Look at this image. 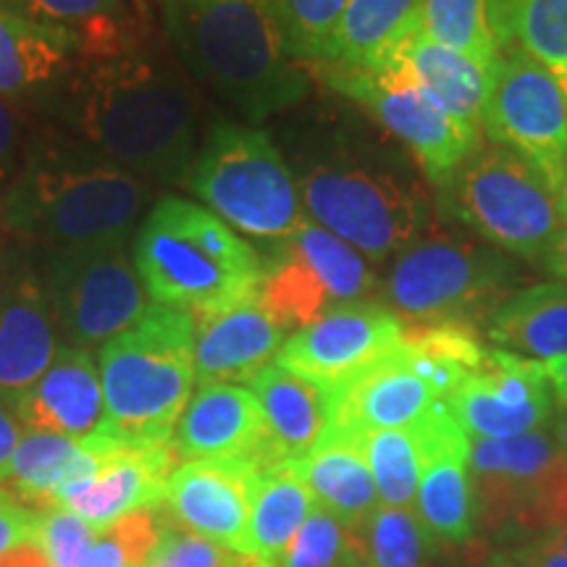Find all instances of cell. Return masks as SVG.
<instances>
[{
  "mask_svg": "<svg viewBox=\"0 0 567 567\" xmlns=\"http://www.w3.org/2000/svg\"><path fill=\"white\" fill-rule=\"evenodd\" d=\"M40 116L155 189L187 187L203 145L195 82L145 42L82 63Z\"/></svg>",
  "mask_w": 567,
  "mask_h": 567,
  "instance_id": "1",
  "label": "cell"
},
{
  "mask_svg": "<svg viewBox=\"0 0 567 567\" xmlns=\"http://www.w3.org/2000/svg\"><path fill=\"white\" fill-rule=\"evenodd\" d=\"M155 200L153 184L34 118L19 174L0 195V221L30 250H80L134 239Z\"/></svg>",
  "mask_w": 567,
  "mask_h": 567,
  "instance_id": "2",
  "label": "cell"
},
{
  "mask_svg": "<svg viewBox=\"0 0 567 567\" xmlns=\"http://www.w3.org/2000/svg\"><path fill=\"white\" fill-rule=\"evenodd\" d=\"M176 63L250 122L300 105L308 71L289 55L271 0H158Z\"/></svg>",
  "mask_w": 567,
  "mask_h": 567,
  "instance_id": "3",
  "label": "cell"
},
{
  "mask_svg": "<svg viewBox=\"0 0 567 567\" xmlns=\"http://www.w3.org/2000/svg\"><path fill=\"white\" fill-rule=\"evenodd\" d=\"M292 166L305 216L384 266L429 224V203L365 145L344 134L305 137Z\"/></svg>",
  "mask_w": 567,
  "mask_h": 567,
  "instance_id": "4",
  "label": "cell"
},
{
  "mask_svg": "<svg viewBox=\"0 0 567 567\" xmlns=\"http://www.w3.org/2000/svg\"><path fill=\"white\" fill-rule=\"evenodd\" d=\"M142 287L155 305L193 318L252 300L264 281V258L208 208L161 195L132 243Z\"/></svg>",
  "mask_w": 567,
  "mask_h": 567,
  "instance_id": "5",
  "label": "cell"
},
{
  "mask_svg": "<svg viewBox=\"0 0 567 567\" xmlns=\"http://www.w3.org/2000/svg\"><path fill=\"white\" fill-rule=\"evenodd\" d=\"M103 434L126 446L172 444L195 386V318L151 305L130 329L97 352Z\"/></svg>",
  "mask_w": 567,
  "mask_h": 567,
  "instance_id": "6",
  "label": "cell"
},
{
  "mask_svg": "<svg viewBox=\"0 0 567 567\" xmlns=\"http://www.w3.org/2000/svg\"><path fill=\"white\" fill-rule=\"evenodd\" d=\"M436 189L439 208L446 218L476 231L496 250L536 266L551 239L565 229L547 176L523 155L488 140Z\"/></svg>",
  "mask_w": 567,
  "mask_h": 567,
  "instance_id": "7",
  "label": "cell"
},
{
  "mask_svg": "<svg viewBox=\"0 0 567 567\" xmlns=\"http://www.w3.org/2000/svg\"><path fill=\"white\" fill-rule=\"evenodd\" d=\"M187 187L213 216L260 243L292 237L308 221L287 155L255 126H213Z\"/></svg>",
  "mask_w": 567,
  "mask_h": 567,
  "instance_id": "8",
  "label": "cell"
},
{
  "mask_svg": "<svg viewBox=\"0 0 567 567\" xmlns=\"http://www.w3.org/2000/svg\"><path fill=\"white\" fill-rule=\"evenodd\" d=\"M520 271L496 247L460 237H417L392 258L381 292L408 326H467L517 292Z\"/></svg>",
  "mask_w": 567,
  "mask_h": 567,
  "instance_id": "9",
  "label": "cell"
},
{
  "mask_svg": "<svg viewBox=\"0 0 567 567\" xmlns=\"http://www.w3.org/2000/svg\"><path fill=\"white\" fill-rule=\"evenodd\" d=\"M134 239L80 250H32L61 344L101 350L151 310L132 255Z\"/></svg>",
  "mask_w": 567,
  "mask_h": 567,
  "instance_id": "10",
  "label": "cell"
},
{
  "mask_svg": "<svg viewBox=\"0 0 567 567\" xmlns=\"http://www.w3.org/2000/svg\"><path fill=\"white\" fill-rule=\"evenodd\" d=\"M476 523L488 530L551 534L567 520V460L551 431L471 439Z\"/></svg>",
  "mask_w": 567,
  "mask_h": 567,
  "instance_id": "11",
  "label": "cell"
},
{
  "mask_svg": "<svg viewBox=\"0 0 567 567\" xmlns=\"http://www.w3.org/2000/svg\"><path fill=\"white\" fill-rule=\"evenodd\" d=\"M260 258L264 281L258 297L287 334L316 323L331 310L363 302L379 287L363 255L310 218Z\"/></svg>",
  "mask_w": 567,
  "mask_h": 567,
  "instance_id": "12",
  "label": "cell"
},
{
  "mask_svg": "<svg viewBox=\"0 0 567 567\" xmlns=\"http://www.w3.org/2000/svg\"><path fill=\"white\" fill-rule=\"evenodd\" d=\"M313 69L331 90L358 103L400 140L436 187L481 145V132L457 122L402 76L365 69Z\"/></svg>",
  "mask_w": 567,
  "mask_h": 567,
  "instance_id": "13",
  "label": "cell"
},
{
  "mask_svg": "<svg viewBox=\"0 0 567 567\" xmlns=\"http://www.w3.org/2000/svg\"><path fill=\"white\" fill-rule=\"evenodd\" d=\"M488 142L534 163L557 187L567 161V90L542 63L505 51L494 63L484 122Z\"/></svg>",
  "mask_w": 567,
  "mask_h": 567,
  "instance_id": "14",
  "label": "cell"
},
{
  "mask_svg": "<svg viewBox=\"0 0 567 567\" xmlns=\"http://www.w3.org/2000/svg\"><path fill=\"white\" fill-rule=\"evenodd\" d=\"M444 402L471 439H513L542 431L557 405L538 360L496 347L484 352L481 365Z\"/></svg>",
  "mask_w": 567,
  "mask_h": 567,
  "instance_id": "15",
  "label": "cell"
},
{
  "mask_svg": "<svg viewBox=\"0 0 567 567\" xmlns=\"http://www.w3.org/2000/svg\"><path fill=\"white\" fill-rule=\"evenodd\" d=\"M405 334V321L386 305L352 302L287 337L276 363L334 389L400 350Z\"/></svg>",
  "mask_w": 567,
  "mask_h": 567,
  "instance_id": "16",
  "label": "cell"
},
{
  "mask_svg": "<svg viewBox=\"0 0 567 567\" xmlns=\"http://www.w3.org/2000/svg\"><path fill=\"white\" fill-rule=\"evenodd\" d=\"M51 305L30 247L0 243V402L13 408L59 352Z\"/></svg>",
  "mask_w": 567,
  "mask_h": 567,
  "instance_id": "17",
  "label": "cell"
},
{
  "mask_svg": "<svg viewBox=\"0 0 567 567\" xmlns=\"http://www.w3.org/2000/svg\"><path fill=\"white\" fill-rule=\"evenodd\" d=\"M260 467L245 460L176 465L158 513L176 526L250 557V507Z\"/></svg>",
  "mask_w": 567,
  "mask_h": 567,
  "instance_id": "18",
  "label": "cell"
},
{
  "mask_svg": "<svg viewBox=\"0 0 567 567\" xmlns=\"http://www.w3.org/2000/svg\"><path fill=\"white\" fill-rule=\"evenodd\" d=\"M421 450L417 481V517L436 542L463 544L476 528V496L471 484V436L450 413L446 402H436L413 425Z\"/></svg>",
  "mask_w": 567,
  "mask_h": 567,
  "instance_id": "19",
  "label": "cell"
},
{
  "mask_svg": "<svg viewBox=\"0 0 567 567\" xmlns=\"http://www.w3.org/2000/svg\"><path fill=\"white\" fill-rule=\"evenodd\" d=\"M174 450L184 463L245 460L268 471L271 450L258 396L239 384L197 386L174 431Z\"/></svg>",
  "mask_w": 567,
  "mask_h": 567,
  "instance_id": "20",
  "label": "cell"
},
{
  "mask_svg": "<svg viewBox=\"0 0 567 567\" xmlns=\"http://www.w3.org/2000/svg\"><path fill=\"white\" fill-rule=\"evenodd\" d=\"M176 460L174 442L158 446L122 444L92 476L66 488L55 507H66L82 515L90 526L105 530L140 509H158L168 478L176 471Z\"/></svg>",
  "mask_w": 567,
  "mask_h": 567,
  "instance_id": "21",
  "label": "cell"
},
{
  "mask_svg": "<svg viewBox=\"0 0 567 567\" xmlns=\"http://www.w3.org/2000/svg\"><path fill=\"white\" fill-rule=\"evenodd\" d=\"M329 394L331 421L326 434L350 439L373 431L410 429L436 402H442L434 389L408 365L402 344L400 350L347 379L344 384L329 389Z\"/></svg>",
  "mask_w": 567,
  "mask_h": 567,
  "instance_id": "22",
  "label": "cell"
},
{
  "mask_svg": "<svg viewBox=\"0 0 567 567\" xmlns=\"http://www.w3.org/2000/svg\"><path fill=\"white\" fill-rule=\"evenodd\" d=\"M287 329L276 323L260 297L195 318V384H252L276 363Z\"/></svg>",
  "mask_w": 567,
  "mask_h": 567,
  "instance_id": "23",
  "label": "cell"
},
{
  "mask_svg": "<svg viewBox=\"0 0 567 567\" xmlns=\"http://www.w3.org/2000/svg\"><path fill=\"white\" fill-rule=\"evenodd\" d=\"M82 66L69 34L0 6V97L27 116L48 109L55 92Z\"/></svg>",
  "mask_w": 567,
  "mask_h": 567,
  "instance_id": "24",
  "label": "cell"
},
{
  "mask_svg": "<svg viewBox=\"0 0 567 567\" xmlns=\"http://www.w3.org/2000/svg\"><path fill=\"white\" fill-rule=\"evenodd\" d=\"M27 431L87 439L103 429L105 400L95 354L61 344L53 363L11 408Z\"/></svg>",
  "mask_w": 567,
  "mask_h": 567,
  "instance_id": "25",
  "label": "cell"
},
{
  "mask_svg": "<svg viewBox=\"0 0 567 567\" xmlns=\"http://www.w3.org/2000/svg\"><path fill=\"white\" fill-rule=\"evenodd\" d=\"M375 71L402 76L457 122L481 132L494 66H481L457 51L439 45L421 27Z\"/></svg>",
  "mask_w": 567,
  "mask_h": 567,
  "instance_id": "26",
  "label": "cell"
},
{
  "mask_svg": "<svg viewBox=\"0 0 567 567\" xmlns=\"http://www.w3.org/2000/svg\"><path fill=\"white\" fill-rule=\"evenodd\" d=\"M118 446L122 442L103 434V431L87 439H71L24 429L6 488L17 496L21 505L42 513V509L55 507V502L66 488L92 476L97 465Z\"/></svg>",
  "mask_w": 567,
  "mask_h": 567,
  "instance_id": "27",
  "label": "cell"
},
{
  "mask_svg": "<svg viewBox=\"0 0 567 567\" xmlns=\"http://www.w3.org/2000/svg\"><path fill=\"white\" fill-rule=\"evenodd\" d=\"M266 417L271 467L287 465L308 455L321 442L331 421L329 389L289 371L279 363L268 365L250 384Z\"/></svg>",
  "mask_w": 567,
  "mask_h": 567,
  "instance_id": "28",
  "label": "cell"
},
{
  "mask_svg": "<svg viewBox=\"0 0 567 567\" xmlns=\"http://www.w3.org/2000/svg\"><path fill=\"white\" fill-rule=\"evenodd\" d=\"M284 467L308 486L318 507L329 509L350 530L363 526L379 507L373 476L352 439L326 434L308 455Z\"/></svg>",
  "mask_w": 567,
  "mask_h": 567,
  "instance_id": "29",
  "label": "cell"
},
{
  "mask_svg": "<svg viewBox=\"0 0 567 567\" xmlns=\"http://www.w3.org/2000/svg\"><path fill=\"white\" fill-rule=\"evenodd\" d=\"M486 339L517 358L547 360L567 354V281L517 289L486 321Z\"/></svg>",
  "mask_w": 567,
  "mask_h": 567,
  "instance_id": "30",
  "label": "cell"
},
{
  "mask_svg": "<svg viewBox=\"0 0 567 567\" xmlns=\"http://www.w3.org/2000/svg\"><path fill=\"white\" fill-rule=\"evenodd\" d=\"M0 6L69 34L82 63L113 59L145 42L126 0H0Z\"/></svg>",
  "mask_w": 567,
  "mask_h": 567,
  "instance_id": "31",
  "label": "cell"
},
{
  "mask_svg": "<svg viewBox=\"0 0 567 567\" xmlns=\"http://www.w3.org/2000/svg\"><path fill=\"white\" fill-rule=\"evenodd\" d=\"M423 0H350L321 63L331 69L375 71L415 30Z\"/></svg>",
  "mask_w": 567,
  "mask_h": 567,
  "instance_id": "32",
  "label": "cell"
},
{
  "mask_svg": "<svg viewBox=\"0 0 567 567\" xmlns=\"http://www.w3.org/2000/svg\"><path fill=\"white\" fill-rule=\"evenodd\" d=\"M499 53L520 51L567 90V0H486Z\"/></svg>",
  "mask_w": 567,
  "mask_h": 567,
  "instance_id": "33",
  "label": "cell"
},
{
  "mask_svg": "<svg viewBox=\"0 0 567 567\" xmlns=\"http://www.w3.org/2000/svg\"><path fill=\"white\" fill-rule=\"evenodd\" d=\"M313 507V494L289 467L279 465L260 473L250 507V557L258 567H279Z\"/></svg>",
  "mask_w": 567,
  "mask_h": 567,
  "instance_id": "34",
  "label": "cell"
},
{
  "mask_svg": "<svg viewBox=\"0 0 567 567\" xmlns=\"http://www.w3.org/2000/svg\"><path fill=\"white\" fill-rule=\"evenodd\" d=\"M484 352L486 347L467 326H408L402 342L408 365L442 402L476 371Z\"/></svg>",
  "mask_w": 567,
  "mask_h": 567,
  "instance_id": "35",
  "label": "cell"
},
{
  "mask_svg": "<svg viewBox=\"0 0 567 567\" xmlns=\"http://www.w3.org/2000/svg\"><path fill=\"white\" fill-rule=\"evenodd\" d=\"M436 538L415 509L379 505L354 530L360 559L371 567H429Z\"/></svg>",
  "mask_w": 567,
  "mask_h": 567,
  "instance_id": "36",
  "label": "cell"
},
{
  "mask_svg": "<svg viewBox=\"0 0 567 567\" xmlns=\"http://www.w3.org/2000/svg\"><path fill=\"white\" fill-rule=\"evenodd\" d=\"M352 442L363 452L381 505L413 509L421 481V450L413 425L352 436Z\"/></svg>",
  "mask_w": 567,
  "mask_h": 567,
  "instance_id": "37",
  "label": "cell"
},
{
  "mask_svg": "<svg viewBox=\"0 0 567 567\" xmlns=\"http://www.w3.org/2000/svg\"><path fill=\"white\" fill-rule=\"evenodd\" d=\"M421 27L439 45L481 66H494L499 59V48L488 27L486 0H423Z\"/></svg>",
  "mask_w": 567,
  "mask_h": 567,
  "instance_id": "38",
  "label": "cell"
},
{
  "mask_svg": "<svg viewBox=\"0 0 567 567\" xmlns=\"http://www.w3.org/2000/svg\"><path fill=\"white\" fill-rule=\"evenodd\" d=\"M350 0H271L289 55L302 66L323 61Z\"/></svg>",
  "mask_w": 567,
  "mask_h": 567,
  "instance_id": "39",
  "label": "cell"
},
{
  "mask_svg": "<svg viewBox=\"0 0 567 567\" xmlns=\"http://www.w3.org/2000/svg\"><path fill=\"white\" fill-rule=\"evenodd\" d=\"M358 557L354 530L316 505L284 551L279 567H350Z\"/></svg>",
  "mask_w": 567,
  "mask_h": 567,
  "instance_id": "40",
  "label": "cell"
},
{
  "mask_svg": "<svg viewBox=\"0 0 567 567\" xmlns=\"http://www.w3.org/2000/svg\"><path fill=\"white\" fill-rule=\"evenodd\" d=\"M158 509H140L97 534L80 567H147L158 544Z\"/></svg>",
  "mask_w": 567,
  "mask_h": 567,
  "instance_id": "41",
  "label": "cell"
},
{
  "mask_svg": "<svg viewBox=\"0 0 567 567\" xmlns=\"http://www.w3.org/2000/svg\"><path fill=\"white\" fill-rule=\"evenodd\" d=\"M147 567H258V563L161 517L158 544Z\"/></svg>",
  "mask_w": 567,
  "mask_h": 567,
  "instance_id": "42",
  "label": "cell"
},
{
  "mask_svg": "<svg viewBox=\"0 0 567 567\" xmlns=\"http://www.w3.org/2000/svg\"><path fill=\"white\" fill-rule=\"evenodd\" d=\"M97 534L101 530L90 526L82 515L71 513L66 507H51L38 513L34 542L45 549L55 567H80Z\"/></svg>",
  "mask_w": 567,
  "mask_h": 567,
  "instance_id": "43",
  "label": "cell"
},
{
  "mask_svg": "<svg viewBox=\"0 0 567 567\" xmlns=\"http://www.w3.org/2000/svg\"><path fill=\"white\" fill-rule=\"evenodd\" d=\"M34 118L0 97V195L19 174Z\"/></svg>",
  "mask_w": 567,
  "mask_h": 567,
  "instance_id": "44",
  "label": "cell"
},
{
  "mask_svg": "<svg viewBox=\"0 0 567 567\" xmlns=\"http://www.w3.org/2000/svg\"><path fill=\"white\" fill-rule=\"evenodd\" d=\"M38 509L21 505L9 488L0 486V557L21 542H34Z\"/></svg>",
  "mask_w": 567,
  "mask_h": 567,
  "instance_id": "45",
  "label": "cell"
},
{
  "mask_svg": "<svg viewBox=\"0 0 567 567\" xmlns=\"http://www.w3.org/2000/svg\"><path fill=\"white\" fill-rule=\"evenodd\" d=\"M21 436H24V425H21L17 413L6 402H0V484L9 481L11 463Z\"/></svg>",
  "mask_w": 567,
  "mask_h": 567,
  "instance_id": "46",
  "label": "cell"
},
{
  "mask_svg": "<svg viewBox=\"0 0 567 567\" xmlns=\"http://www.w3.org/2000/svg\"><path fill=\"white\" fill-rule=\"evenodd\" d=\"M523 567H567V555L555 547L549 536L538 538L528 549L515 551Z\"/></svg>",
  "mask_w": 567,
  "mask_h": 567,
  "instance_id": "47",
  "label": "cell"
},
{
  "mask_svg": "<svg viewBox=\"0 0 567 567\" xmlns=\"http://www.w3.org/2000/svg\"><path fill=\"white\" fill-rule=\"evenodd\" d=\"M0 567H55L38 542H21L0 557Z\"/></svg>",
  "mask_w": 567,
  "mask_h": 567,
  "instance_id": "48",
  "label": "cell"
},
{
  "mask_svg": "<svg viewBox=\"0 0 567 567\" xmlns=\"http://www.w3.org/2000/svg\"><path fill=\"white\" fill-rule=\"evenodd\" d=\"M549 276H555L557 281H567V226L551 239L549 250L544 252L542 264H538Z\"/></svg>",
  "mask_w": 567,
  "mask_h": 567,
  "instance_id": "49",
  "label": "cell"
},
{
  "mask_svg": "<svg viewBox=\"0 0 567 567\" xmlns=\"http://www.w3.org/2000/svg\"><path fill=\"white\" fill-rule=\"evenodd\" d=\"M544 365V373H547V381L551 386V394H555V402L559 408L567 405V354L555 360H547Z\"/></svg>",
  "mask_w": 567,
  "mask_h": 567,
  "instance_id": "50",
  "label": "cell"
},
{
  "mask_svg": "<svg viewBox=\"0 0 567 567\" xmlns=\"http://www.w3.org/2000/svg\"><path fill=\"white\" fill-rule=\"evenodd\" d=\"M551 421H555V429H551V436H555L559 452H563L565 460H567V405L559 408L557 415L551 417Z\"/></svg>",
  "mask_w": 567,
  "mask_h": 567,
  "instance_id": "51",
  "label": "cell"
},
{
  "mask_svg": "<svg viewBox=\"0 0 567 567\" xmlns=\"http://www.w3.org/2000/svg\"><path fill=\"white\" fill-rule=\"evenodd\" d=\"M478 567H523V565H520V559H517V555H507V551H494V555H488Z\"/></svg>",
  "mask_w": 567,
  "mask_h": 567,
  "instance_id": "52",
  "label": "cell"
},
{
  "mask_svg": "<svg viewBox=\"0 0 567 567\" xmlns=\"http://www.w3.org/2000/svg\"><path fill=\"white\" fill-rule=\"evenodd\" d=\"M555 195H557L559 210H563V218H565V226H567V161H565L563 174H559V182H557V187H555Z\"/></svg>",
  "mask_w": 567,
  "mask_h": 567,
  "instance_id": "53",
  "label": "cell"
},
{
  "mask_svg": "<svg viewBox=\"0 0 567 567\" xmlns=\"http://www.w3.org/2000/svg\"><path fill=\"white\" fill-rule=\"evenodd\" d=\"M551 542H555V547L559 549V551H565L567 555V520L563 523V526H557L555 530H551V534H547Z\"/></svg>",
  "mask_w": 567,
  "mask_h": 567,
  "instance_id": "54",
  "label": "cell"
},
{
  "mask_svg": "<svg viewBox=\"0 0 567 567\" xmlns=\"http://www.w3.org/2000/svg\"><path fill=\"white\" fill-rule=\"evenodd\" d=\"M350 567H371V565H368L365 559H360V557H358V559H354V563H352Z\"/></svg>",
  "mask_w": 567,
  "mask_h": 567,
  "instance_id": "55",
  "label": "cell"
},
{
  "mask_svg": "<svg viewBox=\"0 0 567 567\" xmlns=\"http://www.w3.org/2000/svg\"><path fill=\"white\" fill-rule=\"evenodd\" d=\"M6 239V231H3V221H0V243H3Z\"/></svg>",
  "mask_w": 567,
  "mask_h": 567,
  "instance_id": "56",
  "label": "cell"
}]
</instances>
